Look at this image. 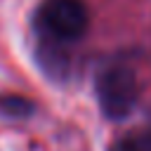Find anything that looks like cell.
Listing matches in <instances>:
<instances>
[{
  "label": "cell",
  "mask_w": 151,
  "mask_h": 151,
  "mask_svg": "<svg viewBox=\"0 0 151 151\" xmlns=\"http://www.w3.org/2000/svg\"><path fill=\"white\" fill-rule=\"evenodd\" d=\"M97 99L106 118L123 120L137 104V78L125 66H111L99 76Z\"/></svg>",
  "instance_id": "cell-1"
},
{
  "label": "cell",
  "mask_w": 151,
  "mask_h": 151,
  "mask_svg": "<svg viewBox=\"0 0 151 151\" xmlns=\"http://www.w3.org/2000/svg\"><path fill=\"white\" fill-rule=\"evenodd\" d=\"M87 9L80 0H45L40 24L54 40H76L87 31Z\"/></svg>",
  "instance_id": "cell-2"
},
{
  "label": "cell",
  "mask_w": 151,
  "mask_h": 151,
  "mask_svg": "<svg viewBox=\"0 0 151 151\" xmlns=\"http://www.w3.org/2000/svg\"><path fill=\"white\" fill-rule=\"evenodd\" d=\"M0 111L5 116H12V118H26V116L33 113V104L24 97L5 94V97H0Z\"/></svg>",
  "instance_id": "cell-3"
},
{
  "label": "cell",
  "mask_w": 151,
  "mask_h": 151,
  "mask_svg": "<svg viewBox=\"0 0 151 151\" xmlns=\"http://www.w3.org/2000/svg\"><path fill=\"white\" fill-rule=\"evenodd\" d=\"M113 151H151V134L149 132H137L130 137H123Z\"/></svg>",
  "instance_id": "cell-4"
}]
</instances>
